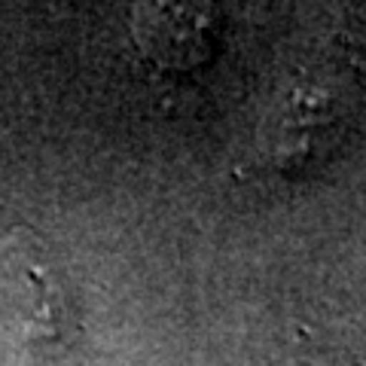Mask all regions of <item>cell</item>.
<instances>
[{
	"instance_id": "obj_1",
	"label": "cell",
	"mask_w": 366,
	"mask_h": 366,
	"mask_svg": "<svg viewBox=\"0 0 366 366\" xmlns=\"http://www.w3.org/2000/svg\"><path fill=\"white\" fill-rule=\"evenodd\" d=\"M4 290L9 296H21L25 305L13 308L16 317L25 324L28 333H40L46 339H55L61 320V284L52 281L49 274L40 269L37 259H6L4 272Z\"/></svg>"
}]
</instances>
